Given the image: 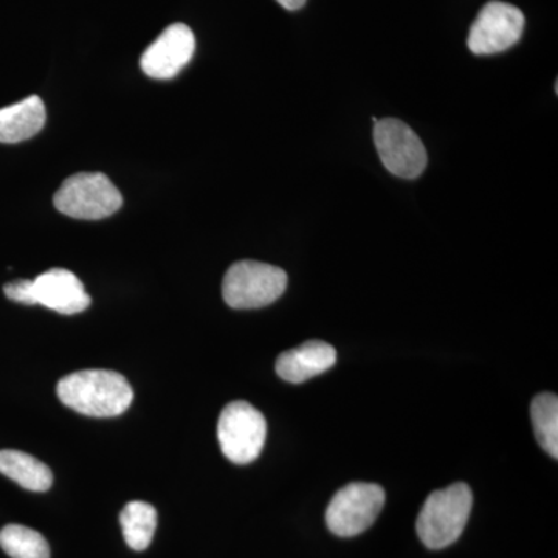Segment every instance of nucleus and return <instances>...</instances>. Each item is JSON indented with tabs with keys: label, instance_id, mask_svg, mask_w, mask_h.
Listing matches in <instances>:
<instances>
[{
	"label": "nucleus",
	"instance_id": "obj_1",
	"mask_svg": "<svg viewBox=\"0 0 558 558\" xmlns=\"http://www.w3.org/2000/svg\"><path fill=\"white\" fill-rule=\"evenodd\" d=\"M58 398L65 407L90 417H116L130 409L134 391L116 371H76L60 380Z\"/></svg>",
	"mask_w": 558,
	"mask_h": 558
},
{
	"label": "nucleus",
	"instance_id": "obj_2",
	"mask_svg": "<svg viewBox=\"0 0 558 558\" xmlns=\"http://www.w3.org/2000/svg\"><path fill=\"white\" fill-rule=\"evenodd\" d=\"M473 494L468 484H451L433 492L417 517V534L429 549L453 545L468 524Z\"/></svg>",
	"mask_w": 558,
	"mask_h": 558
},
{
	"label": "nucleus",
	"instance_id": "obj_3",
	"mask_svg": "<svg viewBox=\"0 0 558 558\" xmlns=\"http://www.w3.org/2000/svg\"><path fill=\"white\" fill-rule=\"evenodd\" d=\"M288 288V275L258 260H240L227 270L222 295L233 310H259L275 303Z\"/></svg>",
	"mask_w": 558,
	"mask_h": 558
},
{
	"label": "nucleus",
	"instance_id": "obj_4",
	"mask_svg": "<svg viewBox=\"0 0 558 558\" xmlns=\"http://www.w3.org/2000/svg\"><path fill=\"white\" fill-rule=\"evenodd\" d=\"M123 196L101 172H78L54 194V207L69 218L100 220L119 211Z\"/></svg>",
	"mask_w": 558,
	"mask_h": 558
},
{
	"label": "nucleus",
	"instance_id": "obj_5",
	"mask_svg": "<svg viewBox=\"0 0 558 558\" xmlns=\"http://www.w3.org/2000/svg\"><path fill=\"white\" fill-rule=\"evenodd\" d=\"M267 438V422L248 402H231L220 413L218 439L223 457L234 464H250L258 459Z\"/></svg>",
	"mask_w": 558,
	"mask_h": 558
},
{
	"label": "nucleus",
	"instance_id": "obj_6",
	"mask_svg": "<svg viewBox=\"0 0 558 558\" xmlns=\"http://www.w3.org/2000/svg\"><path fill=\"white\" fill-rule=\"evenodd\" d=\"M384 505L385 492L377 484H348L329 502L326 524L339 537H355L376 521Z\"/></svg>",
	"mask_w": 558,
	"mask_h": 558
},
{
	"label": "nucleus",
	"instance_id": "obj_7",
	"mask_svg": "<svg viewBox=\"0 0 558 558\" xmlns=\"http://www.w3.org/2000/svg\"><path fill=\"white\" fill-rule=\"evenodd\" d=\"M374 143L381 163L391 174L416 179L427 168V150L409 124L396 119L377 120Z\"/></svg>",
	"mask_w": 558,
	"mask_h": 558
},
{
	"label": "nucleus",
	"instance_id": "obj_8",
	"mask_svg": "<svg viewBox=\"0 0 558 558\" xmlns=\"http://www.w3.org/2000/svg\"><path fill=\"white\" fill-rule=\"evenodd\" d=\"M524 14L510 3L488 2L470 28L468 46L475 54H495L519 43L524 31Z\"/></svg>",
	"mask_w": 558,
	"mask_h": 558
},
{
	"label": "nucleus",
	"instance_id": "obj_9",
	"mask_svg": "<svg viewBox=\"0 0 558 558\" xmlns=\"http://www.w3.org/2000/svg\"><path fill=\"white\" fill-rule=\"evenodd\" d=\"M196 39L189 25L172 24L143 53V72L154 80H170L193 58Z\"/></svg>",
	"mask_w": 558,
	"mask_h": 558
},
{
	"label": "nucleus",
	"instance_id": "obj_10",
	"mask_svg": "<svg viewBox=\"0 0 558 558\" xmlns=\"http://www.w3.org/2000/svg\"><path fill=\"white\" fill-rule=\"evenodd\" d=\"M32 306L40 304L62 315H75L90 306L89 293L76 275L65 269L44 271L32 281Z\"/></svg>",
	"mask_w": 558,
	"mask_h": 558
},
{
	"label": "nucleus",
	"instance_id": "obj_11",
	"mask_svg": "<svg viewBox=\"0 0 558 558\" xmlns=\"http://www.w3.org/2000/svg\"><path fill=\"white\" fill-rule=\"evenodd\" d=\"M336 348L325 341H307L279 355L277 373L282 380L290 384H303L312 377L326 373L336 365Z\"/></svg>",
	"mask_w": 558,
	"mask_h": 558
},
{
	"label": "nucleus",
	"instance_id": "obj_12",
	"mask_svg": "<svg viewBox=\"0 0 558 558\" xmlns=\"http://www.w3.org/2000/svg\"><path fill=\"white\" fill-rule=\"evenodd\" d=\"M46 106L36 95L0 109V143L35 137L46 124Z\"/></svg>",
	"mask_w": 558,
	"mask_h": 558
},
{
	"label": "nucleus",
	"instance_id": "obj_13",
	"mask_svg": "<svg viewBox=\"0 0 558 558\" xmlns=\"http://www.w3.org/2000/svg\"><path fill=\"white\" fill-rule=\"evenodd\" d=\"M0 473L32 492L49 490L53 473L39 459L17 450H0Z\"/></svg>",
	"mask_w": 558,
	"mask_h": 558
},
{
	"label": "nucleus",
	"instance_id": "obj_14",
	"mask_svg": "<svg viewBox=\"0 0 558 558\" xmlns=\"http://www.w3.org/2000/svg\"><path fill=\"white\" fill-rule=\"evenodd\" d=\"M120 524L128 546L134 550H145L156 534L157 510L148 502L132 501L121 510Z\"/></svg>",
	"mask_w": 558,
	"mask_h": 558
},
{
	"label": "nucleus",
	"instance_id": "obj_15",
	"mask_svg": "<svg viewBox=\"0 0 558 558\" xmlns=\"http://www.w3.org/2000/svg\"><path fill=\"white\" fill-rule=\"evenodd\" d=\"M532 424L539 446L550 457L558 458V399L556 395H539L531 407Z\"/></svg>",
	"mask_w": 558,
	"mask_h": 558
},
{
	"label": "nucleus",
	"instance_id": "obj_16",
	"mask_svg": "<svg viewBox=\"0 0 558 558\" xmlns=\"http://www.w3.org/2000/svg\"><path fill=\"white\" fill-rule=\"evenodd\" d=\"M0 548L11 558H50L47 539L21 524H9L0 531Z\"/></svg>",
	"mask_w": 558,
	"mask_h": 558
},
{
	"label": "nucleus",
	"instance_id": "obj_17",
	"mask_svg": "<svg viewBox=\"0 0 558 558\" xmlns=\"http://www.w3.org/2000/svg\"><path fill=\"white\" fill-rule=\"evenodd\" d=\"M31 288L32 281H28V279H17V281L9 282L3 288V292H5L7 299L32 306Z\"/></svg>",
	"mask_w": 558,
	"mask_h": 558
},
{
	"label": "nucleus",
	"instance_id": "obj_18",
	"mask_svg": "<svg viewBox=\"0 0 558 558\" xmlns=\"http://www.w3.org/2000/svg\"><path fill=\"white\" fill-rule=\"evenodd\" d=\"M277 2L282 7V9L295 11L300 10L301 7H304L306 0H277Z\"/></svg>",
	"mask_w": 558,
	"mask_h": 558
}]
</instances>
